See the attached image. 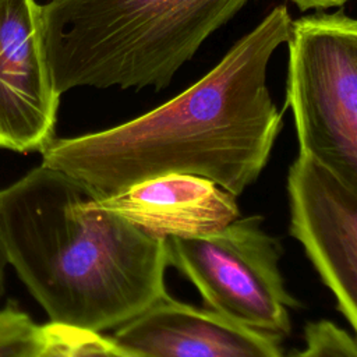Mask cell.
<instances>
[{
  "instance_id": "1",
  "label": "cell",
  "mask_w": 357,
  "mask_h": 357,
  "mask_svg": "<svg viewBox=\"0 0 357 357\" xmlns=\"http://www.w3.org/2000/svg\"><path fill=\"white\" fill-rule=\"evenodd\" d=\"M291 21L284 4L275 6L180 95L119 126L54 137L40 152L42 165L78 181L93 199L173 173L241 195L264 170L283 126L266 73Z\"/></svg>"
},
{
  "instance_id": "2",
  "label": "cell",
  "mask_w": 357,
  "mask_h": 357,
  "mask_svg": "<svg viewBox=\"0 0 357 357\" xmlns=\"http://www.w3.org/2000/svg\"><path fill=\"white\" fill-rule=\"evenodd\" d=\"M0 233L50 324L102 333L166 294V238L99 208L45 165L0 191Z\"/></svg>"
},
{
  "instance_id": "3",
  "label": "cell",
  "mask_w": 357,
  "mask_h": 357,
  "mask_svg": "<svg viewBox=\"0 0 357 357\" xmlns=\"http://www.w3.org/2000/svg\"><path fill=\"white\" fill-rule=\"evenodd\" d=\"M250 0H50L42 36L56 91H162Z\"/></svg>"
},
{
  "instance_id": "4",
  "label": "cell",
  "mask_w": 357,
  "mask_h": 357,
  "mask_svg": "<svg viewBox=\"0 0 357 357\" xmlns=\"http://www.w3.org/2000/svg\"><path fill=\"white\" fill-rule=\"evenodd\" d=\"M286 105L298 153L357 187V21L343 10L291 21Z\"/></svg>"
},
{
  "instance_id": "5",
  "label": "cell",
  "mask_w": 357,
  "mask_h": 357,
  "mask_svg": "<svg viewBox=\"0 0 357 357\" xmlns=\"http://www.w3.org/2000/svg\"><path fill=\"white\" fill-rule=\"evenodd\" d=\"M167 264L199 291L209 310L280 339L290 333L287 293L279 269L280 245L259 216L237 218L197 237L166 238Z\"/></svg>"
},
{
  "instance_id": "6",
  "label": "cell",
  "mask_w": 357,
  "mask_h": 357,
  "mask_svg": "<svg viewBox=\"0 0 357 357\" xmlns=\"http://www.w3.org/2000/svg\"><path fill=\"white\" fill-rule=\"evenodd\" d=\"M290 234L357 329V187L298 153L289 169Z\"/></svg>"
},
{
  "instance_id": "7",
  "label": "cell",
  "mask_w": 357,
  "mask_h": 357,
  "mask_svg": "<svg viewBox=\"0 0 357 357\" xmlns=\"http://www.w3.org/2000/svg\"><path fill=\"white\" fill-rule=\"evenodd\" d=\"M56 91L35 0H0V148L42 152L54 138Z\"/></svg>"
},
{
  "instance_id": "8",
  "label": "cell",
  "mask_w": 357,
  "mask_h": 357,
  "mask_svg": "<svg viewBox=\"0 0 357 357\" xmlns=\"http://www.w3.org/2000/svg\"><path fill=\"white\" fill-rule=\"evenodd\" d=\"M112 339L139 357H284L279 339L167 293L117 326Z\"/></svg>"
},
{
  "instance_id": "9",
  "label": "cell",
  "mask_w": 357,
  "mask_h": 357,
  "mask_svg": "<svg viewBox=\"0 0 357 357\" xmlns=\"http://www.w3.org/2000/svg\"><path fill=\"white\" fill-rule=\"evenodd\" d=\"M95 204L163 238L209 234L240 218L234 195L191 174L146 178Z\"/></svg>"
},
{
  "instance_id": "10",
  "label": "cell",
  "mask_w": 357,
  "mask_h": 357,
  "mask_svg": "<svg viewBox=\"0 0 357 357\" xmlns=\"http://www.w3.org/2000/svg\"><path fill=\"white\" fill-rule=\"evenodd\" d=\"M45 339V325L25 312L14 307L0 311V357H38Z\"/></svg>"
},
{
  "instance_id": "11",
  "label": "cell",
  "mask_w": 357,
  "mask_h": 357,
  "mask_svg": "<svg viewBox=\"0 0 357 357\" xmlns=\"http://www.w3.org/2000/svg\"><path fill=\"white\" fill-rule=\"evenodd\" d=\"M304 337L305 347L290 357H357L354 337L328 319L307 324Z\"/></svg>"
},
{
  "instance_id": "12",
  "label": "cell",
  "mask_w": 357,
  "mask_h": 357,
  "mask_svg": "<svg viewBox=\"0 0 357 357\" xmlns=\"http://www.w3.org/2000/svg\"><path fill=\"white\" fill-rule=\"evenodd\" d=\"M74 357H139L119 346L112 336L70 328Z\"/></svg>"
},
{
  "instance_id": "13",
  "label": "cell",
  "mask_w": 357,
  "mask_h": 357,
  "mask_svg": "<svg viewBox=\"0 0 357 357\" xmlns=\"http://www.w3.org/2000/svg\"><path fill=\"white\" fill-rule=\"evenodd\" d=\"M45 344L38 357H74L70 328L46 324Z\"/></svg>"
},
{
  "instance_id": "14",
  "label": "cell",
  "mask_w": 357,
  "mask_h": 357,
  "mask_svg": "<svg viewBox=\"0 0 357 357\" xmlns=\"http://www.w3.org/2000/svg\"><path fill=\"white\" fill-rule=\"evenodd\" d=\"M294 3L301 11H308V10H328L332 7H342L350 0H290Z\"/></svg>"
},
{
  "instance_id": "15",
  "label": "cell",
  "mask_w": 357,
  "mask_h": 357,
  "mask_svg": "<svg viewBox=\"0 0 357 357\" xmlns=\"http://www.w3.org/2000/svg\"><path fill=\"white\" fill-rule=\"evenodd\" d=\"M7 265H8V259H7L6 248H4L1 233H0V298L4 293V279H6V266Z\"/></svg>"
}]
</instances>
